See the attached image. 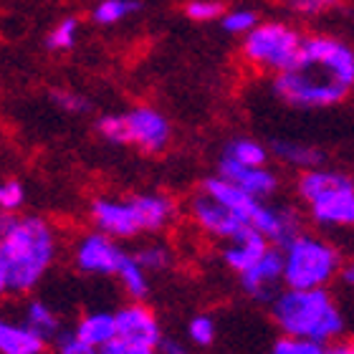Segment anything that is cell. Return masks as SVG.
<instances>
[{
    "label": "cell",
    "mask_w": 354,
    "mask_h": 354,
    "mask_svg": "<svg viewBox=\"0 0 354 354\" xmlns=\"http://www.w3.org/2000/svg\"><path fill=\"white\" fill-rule=\"evenodd\" d=\"M56 256V236L44 218L0 213V268L8 291L26 294L44 279Z\"/></svg>",
    "instance_id": "cell-1"
},
{
    "label": "cell",
    "mask_w": 354,
    "mask_h": 354,
    "mask_svg": "<svg viewBox=\"0 0 354 354\" xmlns=\"http://www.w3.org/2000/svg\"><path fill=\"white\" fill-rule=\"evenodd\" d=\"M175 218V203L160 192H142L127 200L96 198L91 203V221L96 230L111 238H134L157 233Z\"/></svg>",
    "instance_id": "cell-2"
},
{
    "label": "cell",
    "mask_w": 354,
    "mask_h": 354,
    "mask_svg": "<svg viewBox=\"0 0 354 354\" xmlns=\"http://www.w3.org/2000/svg\"><path fill=\"white\" fill-rule=\"evenodd\" d=\"M273 317L288 337L326 342L342 334L344 319L324 288H288L273 304Z\"/></svg>",
    "instance_id": "cell-3"
},
{
    "label": "cell",
    "mask_w": 354,
    "mask_h": 354,
    "mask_svg": "<svg viewBox=\"0 0 354 354\" xmlns=\"http://www.w3.org/2000/svg\"><path fill=\"white\" fill-rule=\"evenodd\" d=\"M304 51V33L286 21H261L241 38V56L261 74L279 76L299 66Z\"/></svg>",
    "instance_id": "cell-4"
},
{
    "label": "cell",
    "mask_w": 354,
    "mask_h": 354,
    "mask_svg": "<svg viewBox=\"0 0 354 354\" xmlns=\"http://www.w3.org/2000/svg\"><path fill=\"white\" fill-rule=\"evenodd\" d=\"M296 187L317 223L354 225V180L349 175L311 167V170H304Z\"/></svg>",
    "instance_id": "cell-5"
},
{
    "label": "cell",
    "mask_w": 354,
    "mask_h": 354,
    "mask_svg": "<svg viewBox=\"0 0 354 354\" xmlns=\"http://www.w3.org/2000/svg\"><path fill=\"white\" fill-rule=\"evenodd\" d=\"M96 132L111 145H132L147 155L162 152L172 140L170 119L147 104H137L122 114H104L96 119Z\"/></svg>",
    "instance_id": "cell-6"
},
{
    "label": "cell",
    "mask_w": 354,
    "mask_h": 354,
    "mask_svg": "<svg viewBox=\"0 0 354 354\" xmlns=\"http://www.w3.org/2000/svg\"><path fill=\"white\" fill-rule=\"evenodd\" d=\"M273 94L291 109H329L347 99L349 91L324 68L299 61L291 71L273 76Z\"/></svg>",
    "instance_id": "cell-7"
},
{
    "label": "cell",
    "mask_w": 354,
    "mask_h": 354,
    "mask_svg": "<svg viewBox=\"0 0 354 354\" xmlns=\"http://www.w3.org/2000/svg\"><path fill=\"white\" fill-rule=\"evenodd\" d=\"M283 259H286L283 279H286L288 288L324 286L339 266V256L332 245L317 241V238L301 236V233L286 245Z\"/></svg>",
    "instance_id": "cell-8"
},
{
    "label": "cell",
    "mask_w": 354,
    "mask_h": 354,
    "mask_svg": "<svg viewBox=\"0 0 354 354\" xmlns=\"http://www.w3.org/2000/svg\"><path fill=\"white\" fill-rule=\"evenodd\" d=\"M301 61L324 68L326 74L334 76L339 84L352 91L354 88V48L337 36L329 33H311L304 36Z\"/></svg>",
    "instance_id": "cell-9"
},
{
    "label": "cell",
    "mask_w": 354,
    "mask_h": 354,
    "mask_svg": "<svg viewBox=\"0 0 354 354\" xmlns=\"http://www.w3.org/2000/svg\"><path fill=\"white\" fill-rule=\"evenodd\" d=\"M190 213H192V218H195V223H198L205 233H210V236H215V238L233 241V243L248 238L253 230H256L253 225H248L243 218H238L233 210H228L223 203H218V200L210 198V195L203 190H200V195L192 198Z\"/></svg>",
    "instance_id": "cell-10"
},
{
    "label": "cell",
    "mask_w": 354,
    "mask_h": 354,
    "mask_svg": "<svg viewBox=\"0 0 354 354\" xmlns=\"http://www.w3.org/2000/svg\"><path fill=\"white\" fill-rule=\"evenodd\" d=\"M127 259L129 253L102 230L84 236L74 251L76 266L84 273H99V276H117Z\"/></svg>",
    "instance_id": "cell-11"
},
{
    "label": "cell",
    "mask_w": 354,
    "mask_h": 354,
    "mask_svg": "<svg viewBox=\"0 0 354 354\" xmlns=\"http://www.w3.org/2000/svg\"><path fill=\"white\" fill-rule=\"evenodd\" d=\"M117 337L124 339L127 344H132V347L157 349L162 342L155 314L142 304H132V306H124V309L117 311Z\"/></svg>",
    "instance_id": "cell-12"
},
{
    "label": "cell",
    "mask_w": 354,
    "mask_h": 354,
    "mask_svg": "<svg viewBox=\"0 0 354 354\" xmlns=\"http://www.w3.org/2000/svg\"><path fill=\"white\" fill-rule=\"evenodd\" d=\"M218 175L230 180L238 187H243L245 192H251V195H256L261 200L279 190V177H276V172L268 170L266 165L251 167V165H238L233 160H228V157H221Z\"/></svg>",
    "instance_id": "cell-13"
},
{
    "label": "cell",
    "mask_w": 354,
    "mask_h": 354,
    "mask_svg": "<svg viewBox=\"0 0 354 354\" xmlns=\"http://www.w3.org/2000/svg\"><path fill=\"white\" fill-rule=\"evenodd\" d=\"M283 266H286L283 253L279 248H268L259 263L248 268L245 273H241L243 276V288L256 299H268V286L283 276Z\"/></svg>",
    "instance_id": "cell-14"
},
{
    "label": "cell",
    "mask_w": 354,
    "mask_h": 354,
    "mask_svg": "<svg viewBox=\"0 0 354 354\" xmlns=\"http://www.w3.org/2000/svg\"><path fill=\"white\" fill-rule=\"evenodd\" d=\"M46 339L26 322L10 324L0 319V354H44Z\"/></svg>",
    "instance_id": "cell-15"
},
{
    "label": "cell",
    "mask_w": 354,
    "mask_h": 354,
    "mask_svg": "<svg viewBox=\"0 0 354 354\" xmlns=\"http://www.w3.org/2000/svg\"><path fill=\"white\" fill-rule=\"evenodd\" d=\"M266 251H268V238L263 233H259V230H253L251 236L243 238V241H236L225 251V263L230 268H236L238 273H245L263 259Z\"/></svg>",
    "instance_id": "cell-16"
},
{
    "label": "cell",
    "mask_w": 354,
    "mask_h": 354,
    "mask_svg": "<svg viewBox=\"0 0 354 354\" xmlns=\"http://www.w3.org/2000/svg\"><path fill=\"white\" fill-rule=\"evenodd\" d=\"M271 152L279 157L281 162L299 167V170H311V167H322L324 162V152L311 145H301V142L291 140H276L271 145Z\"/></svg>",
    "instance_id": "cell-17"
},
{
    "label": "cell",
    "mask_w": 354,
    "mask_h": 354,
    "mask_svg": "<svg viewBox=\"0 0 354 354\" xmlns=\"http://www.w3.org/2000/svg\"><path fill=\"white\" fill-rule=\"evenodd\" d=\"M82 339H86L88 344H94L96 349L111 342L117 337V314H109V311H94L79 322V326L74 329Z\"/></svg>",
    "instance_id": "cell-18"
},
{
    "label": "cell",
    "mask_w": 354,
    "mask_h": 354,
    "mask_svg": "<svg viewBox=\"0 0 354 354\" xmlns=\"http://www.w3.org/2000/svg\"><path fill=\"white\" fill-rule=\"evenodd\" d=\"M142 8L140 0H96V6L91 8V21L96 26H117V23L132 18Z\"/></svg>",
    "instance_id": "cell-19"
},
{
    "label": "cell",
    "mask_w": 354,
    "mask_h": 354,
    "mask_svg": "<svg viewBox=\"0 0 354 354\" xmlns=\"http://www.w3.org/2000/svg\"><path fill=\"white\" fill-rule=\"evenodd\" d=\"M223 157H228V160H233L238 165L259 167V165H266V160H268V149L261 142L251 140V137H236V140L225 142Z\"/></svg>",
    "instance_id": "cell-20"
},
{
    "label": "cell",
    "mask_w": 354,
    "mask_h": 354,
    "mask_svg": "<svg viewBox=\"0 0 354 354\" xmlns=\"http://www.w3.org/2000/svg\"><path fill=\"white\" fill-rule=\"evenodd\" d=\"M79 28H82L79 18H74V15L61 18V21L53 23L51 30L46 33V48H48V51H56V53L71 51V48L76 46V41H79Z\"/></svg>",
    "instance_id": "cell-21"
},
{
    "label": "cell",
    "mask_w": 354,
    "mask_h": 354,
    "mask_svg": "<svg viewBox=\"0 0 354 354\" xmlns=\"http://www.w3.org/2000/svg\"><path fill=\"white\" fill-rule=\"evenodd\" d=\"M23 322H26V324H28L33 332L41 334L46 342L56 339V337H59V317H56V314H53V311L48 309L44 301L28 304V309H26V317H23Z\"/></svg>",
    "instance_id": "cell-22"
},
{
    "label": "cell",
    "mask_w": 354,
    "mask_h": 354,
    "mask_svg": "<svg viewBox=\"0 0 354 354\" xmlns=\"http://www.w3.org/2000/svg\"><path fill=\"white\" fill-rule=\"evenodd\" d=\"M221 28L230 36H241L243 38L245 33H251L256 26L261 23L259 13L253 10V8H225V13H223L221 21Z\"/></svg>",
    "instance_id": "cell-23"
},
{
    "label": "cell",
    "mask_w": 354,
    "mask_h": 354,
    "mask_svg": "<svg viewBox=\"0 0 354 354\" xmlns=\"http://www.w3.org/2000/svg\"><path fill=\"white\" fill-rule=\"evenodd\" d=\"M119 281H122V286H124V291L132 299H145L149 291V283H147V276H145V268H142V263L134 256H129V259L124 261V266H122V271L117 273Z\"/></svg>",
    "instance_id": "cell-24"
},
{
    "label": "cell",
    "mask_w": 354,
    "mask_h": 354,
    "mask_svg": "<svg viewBox=\"0 0 354 354\" xmlns=\"http://www.w3.org/2000/svg\"><path fill=\"white\" fill-rule=\"evenodd\" d=\"M225 8L223 0H187L183 10L192 23H215L223 18Z\"/></svg>",
    "instance_id": "cell-25"
},
{
    "label": "cell",
    "mask_w": 354,
    "mask_h": 354,
    "mask_svg": "<svg viewBox=\"0 0 354 354\" xmlns=\"http://www.w3.org/2000/svg\"><path fill=\"white\" fill-rule=\"evenodd\" d=\"M26 203V187L18 180H0V213H18Z\"/></svg>",
    "instance_id": "cell-26"
},
{
    "label": "cell",
    "mask_w": 354,
    "mask_h": 354,
    "mask_svg": "<svg viewBox=\"0 0 354 354\" xmlns=\"http://www.w3.org/2000/svg\"><path fill=\"white\" fill-rule=\"evenodd\" d=\"M51 102L56 104L61 111H68V114H82V111L88 109L86 96H82L79 91H71V88H53Z\"/></svg>",
    "instance_id": "cell-27"
},
{
    "label": "cell",
    "mask_w": 354,
    "mask_h": 354,
    "mask_svg": "<svg viewBox=\"0 0 354 354\" xmlns=\"http://www.w3.org/2000/svg\"><path fill=\"white\" fill-rule=\"evenodd\" d=\"M134 259L140 261L145 271H160V268L170 263V253L162 245H145V248L134 253Z\"/></svg>",
    "instance_id": "cell-28"
},
{
    "label": "cell",
    "mask_w": 354,
    "mask_h": 354,
    "mask_svg": "<svg viewBox=\"0 0 354 354\" xmlns=\"http://www.w3.org/2000/svg\"><path fill=\"white\" fill-rule=\"evenodd\" d=\"M273 354H326V349L322 347V342L314 339H279Z\"/></svg>",
    "instance_id": "cell-29"
},
{
    "label": "cell",
    "mask_w": 354,
    "mask_h": 354,
    "mask_svg": "<svg viewBox=\"0 0 354 354\" xmlns=\"http://www.w3.org/2000/svg\"><path fill=\"white\" fill-rule=\"evenodd\" d=\"M56 354H99V349L82 339L76 332H66L56 337Z\"/></svg>",
    "instance_id": "cell-30"
},
{
    "label": "cell",
    "mask_w": 354,
    "mask_h": 354,
    "mask_svg": "<svg viewBox=\"0 0 354 354\" xmlns=\"http://www.w3.org/2000/svg\"><path fill=\"white\" fill-rule=\"evenodd\" d=\"M187 332H190V339L200 347H207V344H213L215 339V324L210 317H195L187 326Z\"/></svg>",
    "instance_id": "cell-31"
},
{
    "label": "cell",
    "mask_w": 354,
    "mask_h": 354,
    "mask_svg": "<svg viewBox=\"0 0 354 354\" xmlns=\"http://www.w3.org/2000/svg\"><path fill=\"white\" fill-rule=\"evenodd\" d=\"M342 0H299L294 3V10L304 18H314V15H322V13H329L332 8L339 6Z\"/></svg>",
    "instance_id": "cell-32"
},
{
    "label": "cell",
    "mask_w": 354,
    "mask_h": 354,
    "mask_svg": "<svg viewBox=\"0 0 354 354\" xmlns=\"http://www.w3.org/2000/svg\"><path fill=\"white\" fill-rule=\"evenodd\" d=\"M99 354H129V347H127L124 339L114 337L111 342H106V344H102V347H99Z\"/></svg>",
    "instance_id": "cell-33"
},
{
    "label": "cell",
    "mask_w": 354,
    "mask_h": 354,
    "mask_svg": "<svg viewBox=\"0 0 354 354\" xmlns=\"http://www.w3.org/2000/svg\"><path fill=\"white\" fill-rule=\"evenodd\" d=\"M160 349H162V354H190L183 344H177V342H160Z\"/></svg>",
    "instance_id": "cell-34"
},
{
    "label": "cell",
    "mask_w": 354,
    "mask_h": 354,
    "mask_svg": "<svg viewBox=\"0 0 354 354\" xmlns=\"http://www.w3.org/2000/svg\"><path fill=\"white\" fill-rule=\"evenodd\" d=\"M326 354H354V342L352 344H339L334 349H326Z\"/></svg>",
    "instance_id": "cell-35"
},
{
    "label": "cell",
    "mask_w": 354,
    "mask_h": 354,
    "mask_svg": "<svg viewBox=\"0 0 354 354\" xmlns=\"http://www.w3.org/2000/svg\"><path fill=\"white\" fill-rule=\"evenodd\" d=\"M344 281L354 288V263H349L347 268H344Z\"/></svg>",
    "instance_id": "cell-36"
},
{
    "label": "cell",
    "mask_w": 354,
    "mask_h": 354,
    "mask_svg": "<svg viewBox=\"0 0 354 354\" xmlns=\"http://www.w3.org/2000/svg\"><path fill=\"white\" fill-rule=\"evenodd\" d=\"M8 291V283H6V276H3V268H0V294H6Z\"/></svg>",
    "instance_id": "cell-37"
},
{
    "label": "cell",
    "mask_w": 354,
    "mask_h": 354,
    "mask_svg": "<svg viewBox=\"0 0 354 354\" xmlns=\"http://www.w3.org/2000/svg\"><path fill=\"white\" fill-rule=\"evenodd\" d=\"M286 3H288V6H294V3H299V0H286Z\"/></svg>",
    "instance_id": "cell-38"
}]
</instances>
